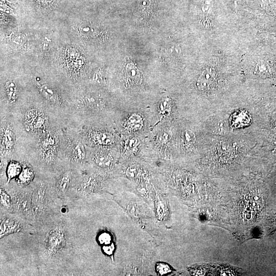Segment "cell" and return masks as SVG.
<instances>
[{
    "mask_svg": "<svg viewBox=\"0 0 276 276\" xmlns=\"http://www.w3.org/2000/svg\"><path fill=\"white\" fill-rule=\"evenodd\" d=\"M76 177L71 171L66 170L58 174L55 177L52 191L54 195L59 198H63L69 190L73 189Z\"/></svg>",
    "mask_w": 276,
    "mask_h": 276,
    "instance_id": "obj_1",
    "label": "cell"
},
{
    "mask_svg": "<svg viewBox=\"0 0 276 276\" xmlns=\"http://www.w3.org/2000/svg\"><path fill=\"white\" fill-rule=\"evenodd\" d=\"M24 124L26 128L30 130H42L47 126V117L37 109H30L25 112Z\"/></svg>",
    "mask_w": 276,
    "mask_h": 276,
    "instance_id": "obj_2",
    "label": "cell"
},
{
    "mask_svg": "<svg viewBox=\"0 0 276 276\" xmlns=\"http://www.w3.org/2000/svg\"><path fill=\"white\" fill-rule=\"evenodd\" d=\"M56 136L50 133L44 135L40 144V153L42 160L46 163H52L57 155V143Z\"/></svg>",
    "mask_w": 276,
    "mask_h": 276,
    "instance_id": "obj_3",
    "label": "cell"
},
{
    "mask_svg": "<svg viewBox=\"0 0 276 276\" xmlns=\"http://www.w3.org/2000/svg\"><path fill=\"white\" fill-rule=\"evenodd\" d=\"M1 153L6 155L14 148L15 143V135L13 130L9 126H4L1 132Z\"/></svg>",
    "mask_w": 276,
    "mask_h": 276,
    "instance_id": "obj_4",
    "label": "cell"
},
{
    "mask_svg": "<svg viewBox=\"0 0 276 276\" xmlns=\"http://www.w3.org/2000/svg\"><path fill=\"white\" fill-rule=\"evenodd\" d=\"M72 162L80 165L86 158V150L84 145L79 140L73 141L70 145L68 151Z\"/></svg>",
    "mask_w": 276,
    "mask_h": 276,
    "instance_id": "obj_5",
    "label": "cell"
},
{
    "mask_svg": "<svg viewBox=\"0 0 276 276\" xmlns=\"http://www.w3.org/2000/svg\"><path fill=\"white\" fill-rule=\"evenodd\" d=\"M215 71L213 69H205L198 79L197 86L198 89L201 90L209 89L215 79Z\"/></svg>",
    "mask_w": 276,
    "mask_h": 276,
    "instance_id": "obj_6",
    "label": "cell"
},
{
    "mask_svg": "<svg viewBox=\"0 0 276 276\" xmlns=\"http://www.w3.org/2000/svg\"><path fill=\"white\" fill-rule=\"evenodd\" d=\"M21 228L20 223L9 217L1 220V237L2 238L9 234L19 231Z\"/></svg>",
    "mask_w": 276,
    "mask_h": 276,
    "instance_id": "obj_7",
    "label": "cell"
},
{
    "mask_svg": "<svg viewBox=\"0 0 276 276\" xmlns=\"http://www.w3.org/2000/svg\"><path fill=\"white\" fill-rule=\"evenodd\" d=\"M77 105L79 108L99 109L103 107L104 103L100 99L93 96L85 95L78 100Z\"/></svg>",
    "mask_w": 276,
    "mask_h": 276,
    "instance_id": "obj_8",
    "label": "cell"
},
{
    "mask_svg": "<svg viewBox=\"0 0 276 276\" xmlns=\"http://www.w3.org/2000/svg\"><path fill=\"white\" fill-rule=\"evenodd\" d=\"M250 120L249 114L245 111L235 113L232 118L233 125L237 127L247 125Z\"/></svg>",
    "mask_w": 276,
    "mask_h": 276,
    "instance_id": "obj_9",
    "label": "cell"
},
{
    "mask_svg": "<svg viewBox=\"0 0 276 276\" xmlns=\"http://www.w3.org/2000/svg\"><path fill=\"white\" fill-rule=\"evenodd\" d=\"M96 165L101 168H108L112 164V158L107 153L98 152L94 156Z\"/></svg>",
    "mask_w": 276,
    "mask_h": 276,
    "instance_id": "obj_10",
    "label": "cell"
},
{
    "mask_svg": "<svg viewBox=\"0 0 276 276\" xmlns=\"http://www.w3.org/2000/svg\"><path fill=\"white\" fill-rule=\"evenodd\" d=\"M127 76L129 81L133 84H140L142 77L138 69L133 65L129 64L126 66Z\"/></svg>",
    "mask_w": 276,
    "mask_h": 276,
    "instance_id": "obj_11",
    "label": "cell"
},
{
    "mask_svg": "<svg viewBox=\"0 0 276 276\" xmlns=\"http://www.w3.org/2000/svg\"><path fill=\"white\" fill-rule=\"evenodd\" d=\"M40 91L45 99L53 104H59L56 93L48 85H42L40 86Z\"/></svg>",
    "mask_w": 276,
    "mask_h": 276,
    "instance_id": "obj_12",
    "label": "cell"
},
{
    "mask_svg": "<svg viewBox=\"0 0 276 276\" xmlns=\"http://www.w3.org/2000/svg\"><path fill=\"white\" fill-rule=\"evenodd\" d=\"M182 144L183 148L188 150L191 149L196 142L194 133L190 130H185L181 134Z\"/></svg>",
    "mask_w": 276,
    "mask_h": 276,
    "instance_id": "obj_13",
    "label": "cell"
},
{
    "mask_svg": "<svg viewBox=\"0 0 276 276\" xmlns=\"http://www.w3.org/2000/svg\"><path fill=\"white\" fill-rule=\"evenodd\" d=\"M94 142L100 145H107L113 141V136L109 133L98 132L93 136Z\"/></svg>",
    "mask_w": 276,
    "mask_h": 276,
    "instance_id": "obj_14",
    "label": "cell"
},
{
    "mask_svg": "<svg viewBox=\"0 0 276 276\" xmlns=\"http://www.w3.org/2000/svg\"><path fill=\"white\" fill-rule=\"evenodd\" d=\"M6 96L10 102H14L17 98L18 90L14 82L8 81L5 84Z\"/></svg>",
    "mask_w": 276,
    "mask_h": 276,
    "instance_id": "obj_15",
    "label": "cell"
},
{
    "mask_svg": "<svg viewBox=\"0 0 276 276\" xmlns=\"http://www.w3.org/2000/svg\"><path fill=\"white\" fill-rule=\"evenodd\" d=\"M33 171L28 167H26L22 170L19 177V182L22 185H26L33 179Z\"/></svg>",
    "mask_w": 276,
    "mask_h": 276,
    "instance_id": "obj_16",
    "label": "cell"
},
{
    "mask_svg": "<svg viewBox=\"0 0 276 276\" xmlns=\"http://www.w3.org/2000/svg\"><path fill=\"white\" fill-rule=\"evenodd\" d=\"M1 207L6 210L11 211L13 209V204L10 196L2 189H1Z\"/></svg>",
    "mask_w": 276,
    "mask_h": 276,
    "instance_id": "obj_17",
    "label": "cell"
},
{
    "mask_svg": "<svg viewBox=\"0 0 276 276\" xmlns=\"http://www.w3.org/2000/svg\"><path fill=\"white\" fill-rule=\"evenodd\" d=\"M21 171V166L15 162H11L7 169L8 179H11L18 175Z\"/></svg>",
    "mask_w": 276,
    "mask_h": 276,
    "instance_id": "obj_18",
    "label": "cell"
},
{
    "mask_svg": "<svg viewBox=\"0 0 276 276\" xmlns=\"http://www.w3.org/2000/svg\"><path fill=\"white\" fill-rule=\"evenodd\" d=\"M142 120L139 116H132L131 117L127 122L128 127L133 130L140 129L142 125Z\"/></svg>",
    "mask_w": 276,
    "mask_h": 276,
    "instance_id": "obj_19",
    "label": "cell"
},
{
    "mask_svg": "<svg viewBox=\"0 0 276 276\" xmlns=\"http://www.w3.org/2000/svg\"><path fill=\"white\" fill-rule=\"evenodd\" d=\"M156 268L157 272L160 275L166 274L171 271L170 267L164 263H158Z\"/></svg>",
    "mask_w": 276,
    "mask_h": 276,
    "instance_id": "obj_20",
    "label": "cell"
},
{
    "mask_svg": "<svg viewBox=\"0 0 276 276\" xmlns=\"http://www.w3.org/2000/svg\"><path fill=\"white\" fill-rule=\"evenodd\" d=\"M138 173V167L136 165H132L128 168L126 174L127 176L130 178L136 177Z\"/></svg>",
    "mask_w": 276,
    "mask_h": 276,
    "instance_id": "obj_21",
    "label": "cell"
},
{
    "mask_svg": "<svg viewBox=\"0 0 276 276\" xmlns=\"http://www.w3.org/2000/svg\"><path fill=\"white\" fill-rule=\"evenodd\" d=\"M98 240L101 244L106 245L110 243L111 237L109 234L103 233L99 236Z\"/></svg>",
    "mask_w": 276,
    "mask_h": 276,
    "instance_id": "obj_22",
    "label": "cell"
},
{
    "mask_svg": "<svg viewBox=\"0 0 276 276\" xmlns=\"http://www.w3.org/2000/svg\"><path fill=\"white\" fill-rule=\"evenodd\" d=\"M137 145V141L135 139L128 140L125 144V148L128 151H133Z\"/></svg>",
    "mask_w": 276,
    "mask_h": 276,
    "instance_id": "obj_23",
    "label": "cell"
},
{
    "mask_svg": "<svg viewBox=\"0 0 276 276\" xmlns=\"http://www.w3.org/2000/svg\"><path fill=\"white\" fill-rule=\"evenodd\" d=\"M171 101L170 100L165 99L161 102L160 109L162 112H165L170 108Z\"/></svg>",
    "mask_w": 276,
    "mask_h": 276,
    "instance_id": "obj_24",
    "label": "cell"
},
{
    "mask_svg": "<svg viewBox=\"0 0 276 276\" xmlns=\"http://www.w3.org/2000/svg\"><path fill=\"white\" fill-rule=\"evenodd\" d=\"M154 0H139V5L141 9H146L149 6L154 4Z\"/></svg>",
    "mask_w": 276,
    "mask_h": 276,
    "instance_id": "obj_25",
    "label": "cell"
},
{
    "mask_svg": "<svg viewBox=\"0 0 276 276\" xmlns=\"http://www.w3.org/2000/svg\"><path fill=\"white\" fill-rule=\"evenodd\" d=\"M104 252L108 255H111L114 250V245L113 243L105 245L103 247Z\"/></svg>",
    "mask_w": 276,
    "mask_h": 276,
    "instance_id": "obj_26",
    "label": "cell"
}]
</instances>
